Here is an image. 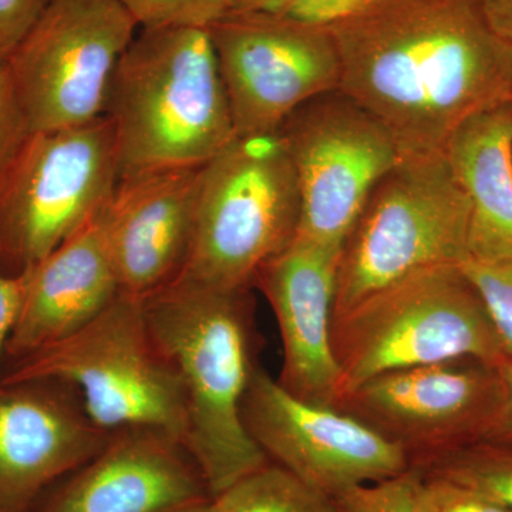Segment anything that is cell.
I'll return each mask as SVG.
<instances>
[{
	"instance_id": "3957f363",
	"label": "cell",
	"mask_w": 512,
	"mask_h": 512,
	"mask_svg": "<svg viewBox=\"0 0 512 512\" xmlns=\"http://www.w3.org/2000/svg\"><path fill=\"white\" fill-rule=\"evenodd\" d=\"M103 116L119 177L202 167L237 138L208 29H141L121 56Z\"/></svg>"
},
{
	"instance_id": "83f0119b",
	"label": "cell",
	"mask_w": 512,
	"mask_h": 512,
	"mask_svg": "<svg viewBox=\"0 0 512 512\" xmlns=\"http://www.w3.org/2000/svg\"><path fill=\"white\" fill-rule=\"evenodd\" d=\"M25 295V275L0 274V376L5 362L6 346L15 328Z\"/></svg>"
},
{
	"instance_id": "f546056e",
	"label": "cell",
	"mask_w": 512,
	"mask_h": 512,
	"mask_svg": "<svg viewBox=\"0 0 512 512\" xmlns=\"http://www.w3.org/2000/svg\"><path fill=\"white\" fill-rule=\"evenodd\" d=\"M488 25L512 47V0H480Z\"/></svg>"
},
{
	"instance_id": "d6986e66",
	"label": "cell",
	"mask_w": 512,
	"mask_h": 512,
	"mask_svg": "<svg viewBox=\"0 0 512 512\" xmlns=\"http://www.w3.org/2000/svg\"><path fill=\"white\" fill-rule=\"evenodd\" d=\"M443 153L470 204L466 259L512 258L511 100L464 121Z\"/></svg>"
},
{
	"instance_id": "4fadbf2b",
	"label": "cell",
	"mask_w": 512,
	"mask_h": 512,
	"mask_svg": "<svg viewBox=\"0 0 512 512\" xmlns=\"http://www.w3.org/2000/svg\"><path fill=\"white\" fill-rule=\"evenodd\" d=\"M242 420L271 463L330 498L410 468L392 441L338 409L303 402L259 365L242 399Z\"/></svg>"
},
{
	"instance_id": "44dd1931",
	"label": "cell",
	"mask_w": 512,
	"mask_h": 512,
	"mask_svg": "<svg viewBox=\"0 0 512 512\" xmlns=\"http://www.w3.org/2000/svg\"><path fill=\"white\" fill-rule=\"evenodd\" d=\"M410 467L446 478L512 511V448L477 441Z\"/></svg>"
},
{
	"instance_id": "484cf974",
	"label": "cell",
	"mask_w": 512,
	"mask_h": 512,
	"mask_svg": "<svg viewBox=\"0 0 512 512\" xmlns=\"http://www.w3.org/2000/svg\"><path fill=\"white\" fill-rule=\"evenodd\" d=\"M30 134L32 130L20 106L8 63L0 62V173L18 154Z\"/></svg>"
},
{
	"instance_id": "1f68e13d",
	"label": "cell",
	"mask_w": 512,
	"mask_h": 512,
	"mask_svg": "<svg viewBox=\"0 0 512 512\" xmlns=\"http://www.w3.org/2000/svg\"><path fill=\"white\" fill-rule=\"evenodd\" d=\"M167 512H212L211 498L207 500L194 501V503L181 505V507L174 508Z\"/></svg>"
},
{
	"instance_id": "8fae6325",
	"label": "cell",
	"mask_w": 512,
	"mask_h": 512,
	"mask_svg": "<svg viewBox=\"0 0 512 512\" xmlns=\"http://www.w3.org/2000/svg\"><path fill=\"white\" fill-rule=\"evenodd\" d=\"M237 137L275 134L303 104L339 90L326 26L266 12H228L208 28Z\"/></svg>"
},
{
	"instance_id": "7a4b0ae2",
	"label": "cell",
	"mask_w": 512,
	"mask_h": 512,
	"mask_svg": "<svg viewBox=\"0 0 512 512\" xmlns=\"http://www.w3.org/2000/svg\"><path fill=\"white\" fill-rule=\"evenodd\" d=\"M143 303L154 343L183 394V444L215 497L271 463L242 420L258 366L251 289L175 279Z\"/></svg>"
},
{
	"instance_id": "ba28073f",
	"label": "cell",
	"mask_w": 512,
	"mask_h": 512,
	"mask_svg": "<svg viewBox=\"0 0 512 512\" xmlns=\"http://www.w3.org/2000/svg\"><path fill=\"white\" fill-rule=\"evenodd\" d=\"M119 180L106 116L33 131L0 173V274L19 276L82 227Z\"/></svg>"
},
{
	"instance_id": "6da1fadb",
	"label": "cell",
	"mask_w": 512,
	"mask_h": 512,
	"mask_svg": "<svg viewBox=\"0 0 512 512\" xmlns=\"http://www.w3.org/2000/svg\"><path fill=\"white\" fill-rule=\"evenodd\" d=\"M326 28L340 92L390 131L402 156L443 151L464 121L511 100L512 47L480 0H362Z\"/></svg>"
},
{
	"instance_id": "603a6c76",
	"label": "cell",
	"mask_w": 512,
	"mask_h": 512,
	"mask_svg": "<svg viewBox=\"0 0 512 512\" xmlns=\"http://www.w3.org/2000/svg\"><path fill=\"white\" fill-rule=\"evenodd\" d=\"M138 28L208 29L229 12V0H119Z\"/></svg>"
},
{
	"instance_id": "4dcf8cb0",
	"label": "cell",
	"mask_w": 512,
	"mask_h": 512,
	"mask_svg": "<svg viewBox=\"0 0 512 512\" xmlns=\"http://www.w3.org/2000/svg\"><path fill=\"white\" fill-rule=\"evenodd\" d=\"M303 0H229V12L281 13Z\"/></svg>"
},
{
	"instance_id": "cb8c5ba5",
	"label": "cell",
	"mask_w": 512,
	"mask_h": 512,
	"mask_svg": "<svg viewBox=\"0 0 512 512\" xmlns=\"http://www.w3.org/2000/svg\"><path fill=\"white\" fill-rule=\"evenodd\" d=\"M414 485L416 471L410 467L400 476L350 488L332 500L339 512H420Z\"/></svg>"
},
{
	"instance_id": "f1b7e54d",
	"label": "cell",
	"mask_w": 512,
	"mask_h": 512,
	"mask_svg": "<svg viewBox=\"0 0 512 512\" xmlns=\"http://www.w3.org/2000/svg\"><path fill=\"white\" fill-rule=\"evenodd\" d=\"M505 383L503 409L483 441L512 448V360L501 367Z\"/></svg>"
},
{
	"instance_id": "e0dca14e",
	"label": "cell",
	"mask_w": 512,
	"mask_h": 512,
	"mask_svg": "<svg viewBox=\"0 0 512 512\" xmlns=\"http://www.w3.org/2000/svg\"><path fill=\"white\" fill-rule=\"evenodd\" d=\"M211 498L183 441L168 431H111L104 447L37 512H167Z\"/></svg>"
},
{
	"instance_id": "52a82bcc",
	"label": "cell",
	"mask_w": 512,
	"mask_h": 512,
	"mask_svg": "<svg viewBox=\"0 0 512 512\" xmlns=\"http://www.w3.org/2000/svg\"><path fill=\"white\" fill-rule=\"evenodd\" d=\"M468 231L470 204L443 151L400 157L343 244L333 318L406 276L460 265Z\"/></svg>"
},
{
	"instance_id": "9a60e30c",
	"label": "cell",
	"mask_w": 512,
	"mask_h": 512,
	"mask_svg": "<svg viewBox=\"0 0 512 512\" xmlns=\"http://www.w3.org/2000/svg\"><path fill=\"white\" fill-rule=\"evenodd\" d=\"M110 433L66 384H0V512H32L46 488L89 463Z\"/></svg>"
},
{
	"instance_id": "30bf717a",
	"label": "cell",
	"mask_w": 512,
	"mask_h": 512,
	"mask_svg": "<svg viewBox=\"0 0 512 512\" xmlns=\"http://www.w3.org/2000/svg\"><path fill=\"white\" fill-rule=\"evenodd\" d=\"M298 183L296 238L342 251L384 175L402 153L390 131L340 90L293 111L278 131Z\"/></svg>"
},
{
	"instance_id": "d4e9b609",
	"label": "cell",
	"mask_w": 512,
	"mask_h": 512,
	"mask_svg": "<svg viewBox=\"0 0 512 512\" xmlns=\"http://www.w3.org/2000/svg\"><path fill=\"white\" fill-rule=\"evenodd\" d=\"M413 470L416 471L414 495L420 512H512L446 478Z\"/></svg>"
},
{
	"instance_id": "ac0fdd59",
	"label": "cell",
	"mask_w": 512,
	"mask_h": 512,
	"mask_svg": "<svg viewBox=\"0 0 512 512\" xmlns=\"http://www.w3.org/2000/svg\"><path fill=\"white\" fill-rule=\"evenodd\" d=\"M100 210L23 274L25 295L3 366L69 338L121 292Z\"/></svg>"
},
{
	"instance_id": "5b68a950",
	"label": "cell",
	"mask_w": 512,
	"mask_h": 512,
	"mask_svg": "<svg viewBox=\"0 0 512 512\" xmlns=\"http://www.w3.org/2000/svg\"><path fill=\"white\" fill-rule=\"evenodd\" d=\"M301 197L278 133L237 137L202 165L194 242L177 279L252 289L259 269L292 244Z\"/></svg>"
},
{
	"instance_id": "7402d4cb",
	"label": "cell",
	"mask_w": 512,
	"mask_h": 512,
	"mask_svg": "<svg viewBox=\"0 0 512 512\" xmlns=\"http://www.w3.org/2000/svg\"><path fill=\"white\" fill-rule=\"evenodd\" d=\"M460 266L480 293L505 355L512 360V258L464 259Z\"/></svg>"
},
{
	"instance_id": "d6a6232c",
	"label": "cell",
	"mask_w": 512,
	"mask_h": 512,
	"mask_svg": "<svg viewBox=\"0 0 512 512\" xmlns=\"http://www.w3.org/2000/svg\"><path fill=\"white\" fill-rule=\"evenodd\" d=\"M511 104H512V93H511Z\"/></svg>"
},
{
	"instance_id": "277c9868",
	"label": "cell",
	"mask_w": 512,
	"mask_h": 512,
	"mask_svg": "<svg viewBox=\"0 0 512 512\" xmlns=\"http://www.w3.org/2000/svg\"><path fill=\"white\" fill-rule=\"evenodd\" d=\"M332 349L339 399L393 370L456 359L495 367L510 362L480 293L460 265L423 269L335 316Z\"/></svg>"
},
{
	"instance_id": "8992f818",
	"label": "cell",
	"mask_w": 512,
	"mask_h": 512,
	"mask_svg": "<svg viewBox=\"0 0 512 512\" xmlns=\"http://www.w3.org/2000/svg\"><path fill=\"white\" fill-rule=\"evenodd\" d=\"M55 380L79 393L100 429L185 433L183 394L148 329L143 299L120 292L84 328L3 366L0 384Z\"/></svg>"
},
{
	"instance_id": "9c48e42d",
	"label": "cell",
	"mask_w": 512,
	"mask_h": 512,
	"mask_svg": "<svg viewBox=\"0 0 512 512\" xmlns=\"http://www.w3.org/2000/svg\"><path fill=\"white\" fill-rule=\"evenodd\" d=\"M137 28L119 0H49L6 62L32 133L103 116L114 70Z\"/></svg>"
},
{
	"instance_id": "4316f807",
	"label": "cell",
	"mask_w": 512,
	"mask_h": 512,
	"mask_svg": "<svg viewBox=\"0 0 512 512\" xmlns=\"http://www.w3.org/2000/svg\"><path fill=\"white\" fill-rule=\"evenodd\" d=\"M49 0H0V62H8Z\"/></svg>"
},
{
	"instance_id": "ffe728a7",
	"label": "cell",
	"mask_w": 512,
	"mask_h": 512,
	"mask_svg": "<svg viewBox=\"0 0 512 512\" xmlns=\"http://www.w3.org/2000/svg\"><path fill=\"white\" fill-rule=\"evenodd\" d=\"M212 512H339L328 495L285 468L266 464L211 498Z\"/></svg>"
},
{
	"instance_id": "5bb4252c",
	"label": "cell",
	"mask_w": 512,
	"mask_h": 512,
	"mask_svg": "<svg viewBox=\"0 0 512 512\" xmlns=\"http://www.w3.org/2000/svg\"><path fill=\"white\" fill-rule=\"evenodd\" d=\"M201 168L117 180L100 218L121 292L144 299L184 271L197 224Z\"/></svg>"
},
{
	"instance_id": "7c38bea8",
	"label": "cell",
	"mask_w": 512,
	"mask_h": 512,
	"mask_svg": "<svg viewBox=\"0 0 512 512\" xmlns=\"http://www.w3.org/2000/svg\"><path fill=\"white\" fill-rule=\"evenodd\" d=\"M504 399L501 367L456 359L373 377L343 394L335 409L402 448L413 466L483 441Z\"/></svg>"
},
{
	"instance_id": "2e32d148",
	"label": "cell",
	"mask_w": 512,
	"mask_h": 512,
	"mask_svg": "<svg viewBox=\"0 0 512 512\" xmlns=\"http://www.w3.org/2000/svg\"><path fill=\"white\" fill-rule=\"evenodd\" d=\"M340 252L295 238L259 269L254 282L281 333L284 362L276 380L303 402L333 409L340 396L332 349Z\"/></svg>"
}]
</instances>
